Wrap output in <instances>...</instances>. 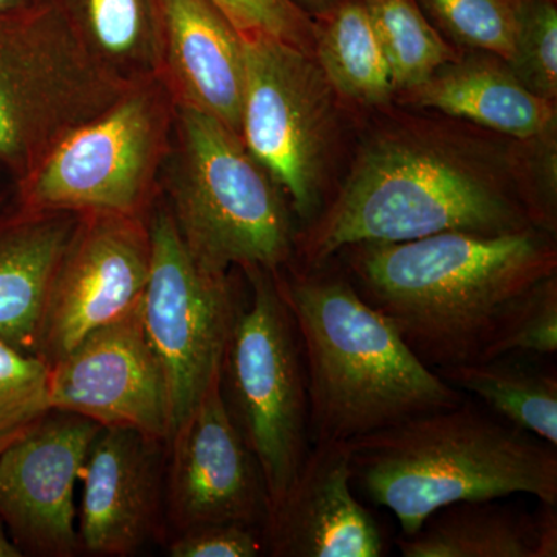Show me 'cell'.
I'll use <instances>...</instances> for the list:
<instances>
[{
  "label": "cell",
  "instance_id": "1",
  "mask_svg": "<svg viewBox=\"0 0 557 557\" xmlns=\"http://www.w3.org/2000/svg\"><path fill=\"white\" fill-rule=\"evenodd\" d=\"M516 149L428 121L384 124L362 143L343 188L296 236L302 269L343 249L442 233H556V211Z\"/></svg>",
  "mask_w": 557,
  "mask_h": 557
},
{
  "label": "cell",
  "instance_id": "2",
  "mask_svg": "<svg viewBox=\"0 0 557 557\" xmlns=\"http://www.w3.org/2000/svg\"><path fill=\"white\" fill-rule=\"evenodd\" d=\"M341 252L359 295L432 370L479 361L509 306L557 273L555 240L541 230L442 233Z\"/></svg>",
  "mask_w": 557,
  "mask_h": 557
},
{
  "label": "cell",
  "instance_id": "3",
  "mask_svg": "<svg viewBox=\"0 0 557 557\" xmlns=\"http://www.w3.org/2000/svg\"><path fill=\"white\" fill-rule=\"evenodd\" d=\"M274 278L302 346L311 445L348 443L467 398L413 354L344 274L324 263L276 271Z\"/></svg>",
  "mask_w": 557,
  "mask_h": 557
},
{
  "label": "cell",
  "instance_id": "4",
  "mask_svg": "<svg viewBox=\"0 0 557 557\" xmlns=\"http://www.w3.org/2000/svg\"><path fill=\"white\" fill-rule=\"evenodd\" d=\"M354 482L391 509L403 536L463 502L527 494L557 505V446L465 398L347 443Z\"/></svg>",
  "mask_w": 557,
  "mask_h": 557
},
{
  "label": "cell",
  "instance_id": "5",
  "mask_svg": "<svg viewBox=\"0 0 557 557\" xmlns=\"http://www.w3.org/2000/svg\"><path fill=\"white\" fill-rule=\"evenodd\" d=\"M174 120L166 207L194 258L219 273L288 265L298 234L285 194L240 135L188 106Z\"/></svg>",
  "mask_w": 557,
  "mask_h": 557
},
{
  "label": "cell",
  "instance_id": "6",
  "mask_svg": "<svg viewBox=\"0 0 557 557\" xmlns=\"http://www.w3.org/2000/svg\"><path fill=\"white\" fill-rule=\"evenodd\" d=\"M134 86L95 57L54 0L0 13V172L16 188Z\"/></svg>",
  "mask_w": 557,
  "mask_h": 557
},
{
  "label": "cell",
  "instance_id": "7",
  "mask_svg": "<svg viewBox=\"0 0 557 557\" xmlns=\"http://www.w3.org/2000/svg\"><path fill=\"white\" fill-rule=\"evenodd\" d=\"M244 271L251 298L234 314L220 391L258 460L271 511L298 479L311 449L309 386L298 329L273 271Z\"/></svg>",
  "mask_w": 557,
  "mask_h": 557
},
{
  "label": "cell",
  "instance_id": "8",
  "mask_svg": "<svg viewBox=\"0 0 557 557\" xmlns=\"http://www.w3.org/2000/svg\"><path fill=\"white\" fill-rule=\"evenodd\" d=\"M172 97L163 79L135 84L98 119L62 139L14 200L36 211L146 219L168 152Z\"/></svg>",
  "mask_w": 557,
  "mask_h": 557
},
{
  "label": "cell",
  "instance_id": "9",
  "mask_svg": "<svg viewBox=\"0 0 557 557\" xmlns=\"http://www.w3.org/2000/svg\"><path fill=\"white\" fill-rule=\"evenodd\" d=\"M242 39V139L309 225L322 207L338 98L313 54L273 36Z\"/></svg>",
  "mask_w": 557,
  "mask_h": 557
},
{
  "label": "cell",
  "instance_id": "10",
  "mask_svg": "<svg viewBox=\"0 0 557 557\" xmlns=\"http://www.w3.org/2000/svg\"><path fill=\"white\" fill-rule=\"evenodd\" d=\"M148 226L150 269L139 317L166 376L174 434L220 375L239 302L228 273L194 258L168 207L153 209Z\"/></svg>",
  "mask_w": 557,
  "mask_h": 557
},
{
  "label": "cell",
  "instance_id": "11",
  "mask_svg": "<svg viewBox=\"0 0 557 557\" xmlns=\"http://www.w3.org/2000/svg\"><path fill=\"white\" fill-rule=\"evenodd\" d=\"M150 269L148 219L81 214L58 263L33 355L47 366L141 300Z\"/></svg>",
  "mask_w": 557,
  "mask_h": 557
},
{
  "label": "cell",
  "instance_id": "12",
  "mask_svg": "<svg viewBox=\"0 0 557 557\" xmlns=\"http://www.w3.org/2000/svg\"><path fill=\"white\" fill-rule=\"evenodd\" d=\"M49 388L53 410L170 443V388L146 338L139 304L49 366Z\"/></svg>",
  "mask_w": 557,
  "mask_h": 557
},
{
  "label": "cell",
  "instance_id": "13",
  "mask_svg": "<svg viewBox=\"0 0 557 557\" xmlns=\"http://www.w3.org/2000/svg\"><path fill=\"white\" fill-rule=\"evenodd\" d=\"M101 426L50 410L0 457V522L22 556L79 552L75 490Z\"/></svg>",
  "mask_w": 557,
  "mask_h": 557
},
{
  "label": "cell",
  "instance_id": "14",
  "mask_svg": "<svg viewBox=\"0 0 557 557\" xmlns=\"http://www.w3.org/2000/svg\"><path fill=\"white\" fill-rule=\"evenodd\" d=\"M168 446V518L177 533L218 522L263 527L269 493L255 454L231 420L220 375Z\"/></svg>",
  "mask_w": 557,
  "mask_h": 557
},
{
  "label": "cell",
  "instance_id": "15",
  "mask_svg": "<svg viewBox=\"0 0 557 557\" xmlns=\"http://www.w3.org/2000/svg\"><path fill=\"white\" fill-rule=\"evenodd\" d=\"M164 445L135 429L101 428L81 474V549L126 557L149 541L159 527Z\"/></svg>",
  "mask_w": 557,
  "mask_h": 557
},
{
  "label": "cell",
  "instance_id": "16",
  "mask_svg": "<svg viewBox=\"0 0 557 557\" xmlns=\"http://www.w3.org/2000/svg\"><path fill=\"white\" fill-rule=\"evenodd\" d=\"M273 557H380V525L354 496L347 443L311 445L298 479L262 527Z\"/></svg>",
  "mask_w": 557,
  "mask_h": 557
},
{
  "label": "cell",
  "instance_id": "17",
  "mask_svg": "<svg viewBox=\"0 0 557 557\" xmlns=\"http://www.w3.org/2000/svg\"><path fill=\"white\" fill-rule=\"evenodd\" d=\"M163 83L188 106L242 137L244 39L212 0H163Z\"/></svg>",
  "mask_w": 557,
  "mask_h": 557
},
{
  "label": "cell",
  "instance_id": "18",
  "mask_svg": "<svg viewBox=\"0 0 557 557\" xmlns=\"http://www.w3.org/2000/svg\"><path fill=\"white\" fill-rule=\"evenodd\" d=\"M403 94L416 108L468 120L519 141L555 138V101L528 90L507 62L485 51L460 54Z\"/></svg>",
  "mask_w": 557,
  "mask_h": 557
},
{
  "label": "cell",
  "instance_id": "19",
  "mask_svg": "<svg viewBox=\"0 0 557 557\" xmlns=\"http://www.w3.org/2000/svg\"><path fill=\"white\" fill-rule=\"evenodd\" d=\"M79 215L16 200L0 211V339L10 346L33 355L51 278Z\"/></svg>",
  "mask_w": 557,
  "mask_h": 557
},
{
  "label": "cell",
  "instance_id": "20",
  "mask_svg": "<svg viewBox=\"0 0 557 557\" xmlns=\"http://www.w3.org/2000/svg\"><path fill=\"white\" fill-rule=\"evenodd\" d=\"M87 47L132 84L163 76V0H54Z\"/></svg>",
  "mask_w": 557,
  "mask_h": 557
},
{
  "label": "cell",
  "instance_id": "21",
  "mask_svg": "<svg viewBox=\"0 0 557 557\" xmlns=\"http://www.w3.org/2000/svg\"><path fill=\"white\" fill-rule=\"evenodd\" d=\"M397 545L405 557H537L536 519L497 500L463 502L434 512Z\"/></svg>",
  "mask_w": 557,
  "mask_h": 557
},
{
  "label": "cell",
  "instance_id": "22",
  "mask_svg": "<svg viewBox=\"0 0 557 557\" xmlns=\"http://www.w3.org/2000/svg\"><path fill=\"white\" fill-rule=\"evenodd\" d=\"M313 57L338 100L376 108L394 95L364 0H339L314 20Z\"/></svg>",
  "mask_w": 557,
  "mask_h": 557
},
{
  "label": "cell",
  "instance_id": "23",
  "mask_svg": "<svg viewBox=\"0 0 557 557\" xmlns=\"http://www.w3.org/2000/svg\"><path fill=\"white\" fill-rule=\"evenodd\" d=\"M446 383L475 395L494 416L557 446V380L515 357L435 370Z\"/></svg>",
  "mask_w": 557,
  "mask_h": 557
},
{
  "label": "cell",
  "instance_id": "24",
  "mask_svg": "<svg viewBox=\"0 0 557 557\" xmlns=\"http://www.w3.org/2000/svg\"><path fill=\"white\" fill-rule=\"evenodd\" d=\"M395 91L420 86L460 51L424 16L416 0H364Z\"/></svg>",
  "mask_w": 557,
  "mask_h": 557
},
{
  "label": "cell",
  "instance_id": "25",
  "mask_svg": "<svg viewBox=\"0 0 557 557\" xmlns=\"http://www.w3.org/2000/svg\"><path fill=\"white\" fill-rule=\"evenodd\" d=\"M426 20L454 46L511 60L519 0H416Z\"/></svg>",
  "mask_w": 557,
  "mask_h": 557
},
{
  "label": "cell",
  "instance_id": "26",
  "mask_svg": "<svg viewBox=\"0 0 557 557\" xmlns=\"http://www.w3.org/2000/svg\"><path fill=\"white\" fill-rule=\"evenodd\" d=\"M50 410L49 366L0 339V457Z\"/></svg>",
  "mask_w": 557,
  "mask_h": 557
},
{
  "label": "cell",
  "instance_id": "27",
  "mask_svg": "<svg viewBox=\"0 0 557 557\" xmlns=\"http://www.w3.org/2000/svg\"><path fill=\"white\" fill-rule=\"evenodd\" d=\"M556 351L557 273L542 278L509 306L479 361L527 355L552 357Z\"/></svg>",
  "mask_w": 557,
  "mask_h": 557
},
{
  "label": "cell",
  "instance_id": "28",
  "mask_svg": "<svg viewBox=\"0 0 557 557\" xmlns=\"http://www.w3.org/2000/svg\"><path fill=\"white\" fill-rule=\"evenodd\" d=\"M507 64L528 90L556 101V0H519L515 50Z\"/></svg>",
  "mask_w": 557,
  "mask_h": 557
},
{
  "label": "cell",
  "instance_id": "29",
  "mask_svg": "<svg viewBox=\"0 0 557 557\" xmlns=\"http://www.w3.org/2000/svg\"><path fill=\"white\" fill-rule=\"evenodd\" d=\"M242 36L267 35L313 54L314 21L292 0H212Z\"/></svg>",
  "mask_w": 557,
  "mask_h": 557
},
{
  "label": "cell",
  "instance_id": "30",
  "mask_svg": "<svg viewBox=\"0 0 557 557\" xmlns=\"http://www.w3.org/2000/svg\"><path fill=\"white\" fill-rule=\"evenodd\" d=\"M262 552V528L242 522L188 528L180 531L168 548L172 557H256Z\"/></svg>",
  "mask_w": 557,
  "mask_h": 557
},
{
  "label": "cell",
  "instance_id": "31",
  "mask_svg": "<svg viewBox=\"0 0 557 557\" xmlns=\"http://www.w3.org/2000/svg\"><path fill=\"white\" fill-rule=\"evenodd\" d=\"M557 505L544 504L537 509L536 519L537 557L557 556Z\"/></svg>",
  "mask_w": 557,
  "mask_h": 557
},
{
  "label": "cell",
  "instance_id": "32",
  "mask_svg": "<svg viewBox=\"0 0 557 557\" xmlns=\"http://www.w3.org/2000/svg\"><path fill=\"white\" fill-rule=\"evenodd\" d=\"M292 2L314 21L333 9L339 0H292Z\"/></svg>",
  "mask_w": 557,
  "mask_h": 557
},
{
  "label": "cell",
  "instance_id": "33",
  "mask_svg": "<svg viewBox=\"0 0 557 557\" xmlns=\"http://www.w3.org/2000/svg\"><path fill=\"white\" fill-rule=\"evenodd\" d=\"M21 549L16 547L13 539L10 537L9 531L0 522V557H21Z\"/></svg>",
  "mask_w": 557,
  "mask_h": 557
},
{
  "label": "cell",
  "instance_id": "34",
  "mask_svg": "<svg viewBox=\"0 0 557 557\" xmlns=\"http://www.w3.org/2000/svg\"><path fill=\"white\" fill-rule=\"evenodd\" d=\"M47 0H0V13H13V11H22L38 7Z\"/></svg>",
  "mask_w": 557,
  "mask_h": 557
},
{
  "label": "cell",
  "instance_id": "35",
  "mask_svg": "<svg viewBox=\"0 0 557 557\" xmlns=\"http://www.w3.org/2000/svg\"><path fill=\"white\" fill-rule=\"evenodd\" d=\"M11 188H9V186L5 185V182H2V180H0V211H3V209H5L7 207H9V205L11 203V196H13V194H11Z\"/></svg>",
  "mask_w": 557,
  "mask_h": 557
}]
</instances>
